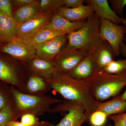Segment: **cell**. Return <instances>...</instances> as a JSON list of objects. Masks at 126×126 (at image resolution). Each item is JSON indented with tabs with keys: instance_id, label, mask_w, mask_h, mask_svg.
<instances>
[{
	"instance_id": "obj_1",
	"label": "cell",
	"mask_w": 126,
	"mask_h": 126,
	"mask_svg": "<svg viewBox=\"0 0 126 126\" xmlns=\"http://www.w3.org/2000/svg\"><path fill=\"white\" fill-rule=\"evenodd\" d=\"M48 82L50 87L68 101L82 106L89 116L96 110L98 101L91 95L82 81L58 72L48 79Z\"/></svg>"
},
{
	"instance_id": "obj_2",
	"label": "cell",
	"mask_w": 126,
	"mask_h": 126,
	"mask_svg": "<svg viewBox=\"0 0 126 126\" xmlns=\"http://www.w3.org/2000/svg\"><path fill=\"white\" fill-rule=\"evenodd\" d=\"M83 82L90 94L98 101L116 97L126 87V73L109 74L99 72Z\"/></svg>"
},
{
	"instance_id": "obj_3",
	"label": "cell",
	"mask_w": 126,
	"mask_h": 126,
	"mask_svg": "<svg viewBox=\"0 0 126 126\" xmlns=\"http://www.w3.org/2000/svg\"><path fill=\"white\" fill-rule=\"evenodd\" d=\"M100 20L94 14L87 19L83 25L67 34L66 47L88 53L94 48L100 40Z\"/></svg>"
},
{
	"instance_id": "obj_4",
	"label": "cell",
	"mask_w": 126,
	"mask_h": 126,
	"mask_svg": "<svg viewBox=\"0 0 126 126\" xmlns=\"http://www.w3.org/2000/svg\"><path fill=\"white\" fill-rule=\"evenodd\" d=\"M13 94L16 106L18 110L25 113L40 115L48 110L53 104L63 102L51 97H43L30 95L12 89Z\"/></svg>"
},
{
	"instance_id": "obj_5",
	"label": "cell",
	"mask_w": 126,
	"mask_h": 126,
	"mask_svg": "<svg viewBox=\"0 0 126 126\" xmlns=\"http://www.w3.org/2000/svg\"><path fill=\"white\" fill-rule=\"evenodd\" d=\"M68 113L58 124L50 126H81L89 121V116L80 104L67 101L52 110V112L65 111Z\"/></svg>"
},
{
	"instance_id": "obj_6",
	"label": "cell",
	"mask_w": 126,
	"mask_h": 126,
	"mask_svg": "<svg viewBox=\"0 0 126 126\" xmlns=\"http://www.w3.org/2000/svg\"><path fill=\"white\" fill-rule=\"evenodd\" d=\"M99 34L100 37L110 45L114 56H118L120 46L126 36V29L124 26L119 25L107 20H100Z\"/></svg>"
},
{
	"instance_id": "obj_7",
	"label": "cell",
	"mask_w": 126,
	"mask_h": 126,
	"mask_svg": "<svg viewBox=\"0 0 126 126\" xmlns=\"http://www.w3.org/2000/svg\"><path fill=\"white\" fill-rule=\"evenodd\" d=\"M88 53L65 47L56 56L53 62L59 73L68 75Z\"/></svg>"
},
{
	"instance_id": "obj_8",
	"label": "cell",
	"mask_w": 126,
	"mask_h": 126,
	"mask_svg": "<svg viewBox=\"0 0 126 126\" xmlns=\"http://www.w3.org/2000/svg\"><path fill=\"white\" fill-rule=\"evenodd\" d=\"M53 15L51 12H39L29 20L18 24L16 37L25 39L33 36L45 28Z\"/></svg>"
},
{
	"instance_id": "obj_9",
	"label": "cell",
	"mask_w": 126,
	"mask_h": 126,
	"mask_svg": "<svg viewBox=\"0 0 126 126\" xmlns=\"http://www.w3.org/2000/svg\"><path fill=\"white\" fill-rule=\"evenodd\" d=\"M0 52L24 61L32 60L36 57L34 48L17 37L1 47Z\"/></svg>"
},
{
	"instance_id": "obj_10",
	"label": "cell",
	"mask_w": 126,
	"mask_h": 126,
	"mask_svg": "<svg viewBox=\"0 0 126 126\" xmlns=\"http://www.w3.org/2000/svg\"><path fill=\"white\" fill-rule=\"evenodd\" d=\"M67 43V34L61 35L42 43L35 47L36 57L51 61L64 48Z\"/></svg>"
},
{
	"instance_id": "obj_11",
	"label": "cell",
	"mask_w": 126,
	"mask_h": 126,
	"mask_svg": "<svg viewBox=\"0 0 126 126\" xmlns=\"http://www.w3.org/2000/svg\"><path fill=\"white\" fill-rule=\"evenodd\" d=\"M98 67L93 52H90L68 75L75 79L84 81L101 71Z\"/></svg>"
},
{
	"instance_id": "obj_12",
	"label": "cell",
	"mask_w": 126,
	"mask_h": 126,
	"mask_svg": "<svg viewBox=\"0 0 126 126\" xmlns=\"http://www.w3.org/2000/svg\"><path fill=\"white\" fill-rule=\"evenodd\" d=\"M92 6L94 14L100 20H107L118 24L121 23L122 18L117 15L110 7L107 0H86Z\"/></svg>"
},
{
	"instance_id": "obj_13",
	"label": "cell",
	"mask_w": 126,
	"mask_h": 126,
	"mask_svg": "<svg viewBox=\"0 0 126 126\" xmlns=\"http://www.w3.org/2000/svg\"><path fill=\"white\" fill-rule=\"evenodd\" d=\"M56 13L70 21L78 22L86 20L94 14V9L90 5H84L74 8L60 7Z\"/></svg>"
},
{
	"instance_id": "obj_14",
	"label": "cell",
	"mask_w": 126,
	"mask_h": 126,
	"mask_svg": "<svg viewBox=\"0 0 126 126\" xmlns=\"http://www.w3.org/2000/svg\"><path fill=\"white\" fill-rule=\"evenodd\" d=\"M91 52L93 53L96 63L101 70L114 60L115 56L111 48L107 41L101 38Z\"/></svg>"
},
{
	"instance_id": "obj_15",
	"label": "cell",
	"mask_w": 126,
	"mask_h": 126,
	"mask_svg": "<svg viewBox=\"0 0 126 126\" xmlns=\"http://www.w3.org/2000/svg\"><path fill=\"white\" fill-rule=\"evenodd\" d=\"M18 24L13 17L0 11V41L7 43L15 38Z\"/></svg>"
},
{
	"instance_id": "obj_16",
	"label": "cell",
	"mask_w": 126,
	"mask_h": 126,
	"mask_svg": "<svg viewBox=\"0 0 126 126\" xmlns=\"http://www.w3.org/2000/svg\"><path fill=\"white\" fill-rule=\"evenodd\" d=\"M86 20L78 22L70 21L56 13L45 28L63 32L68 34L80 29L84 24Z\"/></svg>"
},
{
	"instance_id": "obj_17",
	"label": "cell",
	"mask_w": 126,
	"mask_h": 126,
	"mask_svg": "<svg viewBox=\"0 0 126 126\" xmlns=\"http://www.w3.org/2000/svg\"><path fill=\"white\" fill-rule=\"evenodd\" d=\"M96 110L106 113L108 117L126 112V101L121 99L119 95L110 101L104 102H98Z\"/></svg>"
},
{
	"instance_id": "obj_18",
	"label": "cell",
	"mask_w": 126,
	"mask_h": 126,
	"mask_svg": "<svg viewBox=\"0 0 126 126\" xmlns=\"http://www.w3.org/2000/svg\"><path fill=\"white\" fill-rule=\"evenodd\" d=\"M31 68L35 72L49 79L58 73L53 61H47L35 57L31 63Z\"/></svg>"
},
{
	"instance_id": "obj_19",
	"label": "cell",
	"mask_w": 126,
	"mask_h": 126,
	"mask_svg": "<svg viewBox=\"0 0 126 126\" xmlns=\"http://www.w3.org/2000/svg\"><path fill=\"white\" fill-rule=\"evenodd\" d=\"M67 34L63 32L44 28L33 36L27 38L21 39H23L26 42L34 48L37 46L50 40L58 36Z\"/></svg>"
},
{
	"instance_id": "obj_20",
	"label": "cell",
	"mask_w": 126,
	"mask_h": 126,
	"mask_svg": "<svg viewBox=\"0 0 126 126\" xmlns=\"http://www.w3.org/2000/svg\"><path fill=\"white\" fill-rule=\"evenodd\" d=\"M39 1L21 6L15 12L13 17L18 24L24 23L36 15L39 12Z\"/></svg>"
},
{
	"instance_id": "obj_21",
	"label": "cell",
	"mask_w": 126,
	"mask_h": 126,
	"mask_svg": "<svg viewBox=\"0 0 126 126\" xmlns=\"http://www.w3.org/2000/svg\"><path fill=\"white\" fill-rule=\"evenodd\" d=\"M0 80L19 86L20 82L15 69L8 62L0 58Z\"/></svg>"
},
{
	"instance_id": "obj_22",
	"label": "cell",
	"mask_w": 126,
	"mask_h": 126,
	"mask_svg": "<svg viewBox=\"0 0 126 126\" xmlns=\"http://www.w3.org/2000/svg\"><path fill=\"white\" fill-rule=\"evenodd\" d=\"M102 72L109 74H121L126 73V59L113 60L105 68Z\"/></svg>"
},
{
	"instance_id": "obj_23",
	"label": "cell",
	"mask_w": 126,
	"mask_h": 126,
	"mask_svg": "<svg viewBox=\"0 0 126 126\" xmlns=\"http://www.w3.org/2000/svg\"><path fill=\"white\" fill-rule=\"evenodd\" d=\"M46 87V84L43 79L35 76L31 77L27 84V89L32 93L42 91Z\"/></svg>"
},
{
	"instance_id": "obj_24",
	"label": "cell",
	"mask_w": 126,
	"mask_h": 126,
	"mask_svg": "<svg viewBox=\"0 0 126 126\" xmlns=\"http://www.w3.org/2000/svg\"><path fill=\"white\" fill-rule=\"evenodd\" d=\"M15 117L14 110L9 104L0 111V126H9V123L15 120Z\"/></svg>"
},
{
	"instance_id": "obj_25",
	"label": "cell",
	"mask_w": 126,
	"mask_h": 126,
	"mask_svg": "<svg viewBox=\"0 0 126 126\" xmlns=\"http://www.w3.org/2000/svg\"><path fill=\"white\" fill-rule=\"evenodd\" d=\"M108 117L106 113L99 110H96L90 115L89 119L92 126H103Z\"/></svg>"
},
{
	"instance_id": "obj_26",
	"label": "cell",
	"mask_w": 126,
	"mask_h": 126,
	"mask_svg": "<svg viewBox=\"0 0 126 126\" xmlns=\"http://www.w3.org/2000/svg\"><path fill=\"white\" fill-rule=\"evenodd\" d=\"M63 6V0H41L39 3V8L48 10V11H57Z\"/></svg>"
},
{
	"instance_id": "obj_27",
	"label": "cell",
	"mask_w": 126,
	"mask_h": 126,
	"mask_svg": "<svg viewBox=\"0 0 126 126\" xmlns=\"http://www.w3.org/2000/svg\"><path fill=\"white\" fill-rule=\"evenodd\" d=\"M113 10L119 17H123L124 8L126 6V0H110Z\"/></svg>"
},
{
	"instance_id": "obj_28",
	"label": "cell",
	"mask_w": 126,
	"mask_h": 126,
	"mask_svg": "<svg viewBox=\"0 0 126 126\" xmlns=\"http://www.w3.org/2000/svg\"><path fill=\"white\" fill-rule=\"evenodd\" d=\"M20 122L26 126H35L39 122L35 115L31 113L23 114Z\"/></svg>"
},
{
	"instance_id": "obj_29",
	"label": "cell",
	"mask_w": 126,
	"mask_h": 126,
	"mask_svg": "<svg viewBox=\"0 0 126 126\" xmlns=\"http://www.w3.org/2000/svg\"><path fill=\"white\" fill-rule=\"evenodd\" d=\"M109 117L113 122V124L107 126H126V112L112 115Z\"/></svg>"
},
{
	"instance_id": "obj_30",
	"label": "cell",
	"mask_w": 126,
	"mask_h": 126,
	"mask_svg": "<svg viewBox=\"0 0 126 126\" xmlns=\"http://www.w3.org/2000/svg\"><path fill=\"white\" fill-rule=\"evenodd\" d=\"M0 11L11 17H13L11 2L9 0H0Z\"/></svg>"
},
{
	"instance_id": "obj_31",
	"label": "cell",
	"mask_w": 126,
	"mask_h": 126,
	"mask_svg": "<svg viewBox=\"0 0 126 126\" xmlns=\"http://www.w3.org/2000/svg\"><path fill=\"white\" fill-rule=\"evenodd\" d=\"M63 5L68 8H74L83 5L84 0H63Z\"/></svg>"
},
{
	"instance_id": "obj_32",
	"label": "cell",
	"mask_w": 126,
	"mask_h": 126,
	"mask_svg": "<svg viewBox=\"0 0 126 126\" xmlns=\"http://www.w3.org/2000/svg\"><path fill=\"white\" fill-rule=\"evenodd\" d=\"M9 104L6 95L2 91L0 90V111L4 108Z\"/></svg>"
},
{
	"instance_id": "obj_33",
	"label": "cell",
	"mask_w": 126,
	"mask_h": 126,
	"mask_svg": "<svg viewBox=\"0 0 126 126\" xmlns=\"http://www.w3.org/2000/svg\"><path fill=\"white\" fill-rule=\"evenodd\" d=\"M35 0H15L13 1L14 4L16 6H24L35 2Z\"/></svg>"
},
{
	"instance_id": "obj_34",
	"label": "cell",
	"mask_w": 126,
	"mask_h": 126,
	"mask_svg": "<svg viewBox=\"0 0 126 126\" xmlns=\"http://www.w3.org/2000/svg\"><path fill=\"white\" fill-rule=\"evenodd\" d=\"M120 54L125 57L126 58V37H124L123 42L121 44L119 49Z\"/></svg>"
},
{
	"instance_id": "obj_35",
	"label": "cell",
	"mask_w": 126,
	"mask_h": 126,
	"mask_svg": "<svg viewBox=\"0 0 126 126\" xmlns=\"http://www.w3.org/2000/svg\"><path fill=\"white\" fill-rule=\"evenodd\" d=\"M9 126H25L21 122L16 121L15 120H13L9 123Z\"/></svg>"
},
{
	"instance_id": "obj_36",
	"label": "cell",
	"mask_w": 126,
	"mask_h": 126,
	"mask_svg": "<svg viewBox=\"0 0 126 126\" xmlns=\"http://www.w3.org/2000/svg\"><path fill=\"white\" fill-rule=\"evenodd\" d=\"M50 124L45 122H39L37 125L35 126H50Z\"/></svg>"
},
{
	"instance_id": "obj_37",
	"label": "cell",
	"mask_w": 126,
	"mask_h": 126,
	"mask_svg": "<svg viewBox=\"0 0 126 126\" xmlns=\"http://www.w3.org/2000/svg\"><path fill=\"white\" fill-rule=\"evenodd\" d=\"M126 89L124 92L122 94L119 95V96H120L121 99L126 101Z\"/></svg>"
},
{
	"instance_id": "obj_38",
	"label": "cell",
	"mask_w": 126,
	"mask_h": 126,
	"mask_svg": "<svg viewBox=\"0 0 126 126\" xmlns=\"http://www.w3.org/2000/svg\"><path fill=\"white\" fill-rule=\"evenodd\" d=\"M123 24V26L126 29V18H122L121 23Z\"/></svg>"
},
{
	"instance_id": "obj_39",
	"label": "cell",
	"mask_w": 126,
	"mask_h": 126,
	"mask_svg": "<svg viewBox=\"0 0 126 126\" xmlns=\"http://www.w3.org/2000/svg\"><path fill=\"white\" fill-rule=\"evenodd\" d=\"M2 43H3L2 42L0 41V48L3 46V44H2Z\"/></svg>"
},
{
	"instance_id": "obj_40",
	"label": "cell",
	"mask_w": 126,
	"mask_h": 126,
	"mask_svg": "<svg viewBox=\"0 0 126 126\" xmlns=\"http://www.w3.org/2000/svg\"></svg>"
}]
</instances>
